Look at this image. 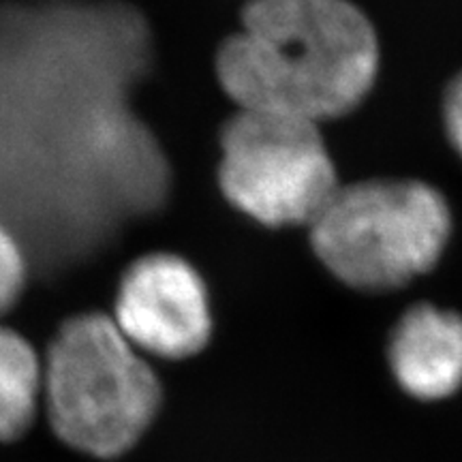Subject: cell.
<instances>
[{
    "mask_svg": "<svg viewBox=\"0 0 462 462\" xmlns=\"http://www.w3.org/2000/svg\"><path fill=\"white\" fill-rule=\"evenodd\" d=\"M379 69L377 32L349 0H248L217 54L238 109L321 125L354 112Z\"/></svg>",
    "mask_w": 462,
    "mask_h": 462,
    "instance_id": "cell-1",
    "label": "cell"
},
{
    "mask_svg": "<svg viewBox=\"0 0 462 462\" xmlns=\"http://www.w3.org/2000/svg\"><path fill=\"white\" fill-rule=\"evenodd\" d=\"M161 383L112 317H71L50 343L43 401L69 448L114 458L135 446L161 407Z\"/></svg>",
    "mask_w": 462,
    "mask_h": 462,
    "instance_id": "cell-2",
    "label": "cell"
},
{
    "mask_svg": "<svg viewBox=\"0 0 462 462\" xmlns=\"http://www.w3.org/2000/svg\"><path fill=\"white\" fill-rule=\"evenodd\" d=\"M309 229L315 255L340 282L379 293L435 268L452 215L430 184L379 178L338 187Z\"/></svg>",
    "mask_w": 462,
    "mask_h": 462,
    "instance_id": "cell-3",
    "label": "cell"
},
{
    "mask_svg": "<svg viewBox=\"0 0 462 462\" xmlns=\"http://www.w3.org/2000/svg\"><path fill=\"white\" fill-rule=\"evenodd\" d=\"M218 184L234 208L265 227H310L338 190L319 125L238 109L221 131Z\"/></svg>",
    "mask_w": 462,
    "mask_h": 462,
    "instance_id": "cell-4",
    "label": "cell"
},
{
    "mask_svg": "<svg viewBox=\"0 0 462 462\" xmlns=\"http://www.w3.org/2000/svg\"><path fill=\"white\" fill-rule=\"evenodd\" d=\"M112 319L142 356L165 360L199 354L212 334L204 281L171 253H150L125 270Z\"/></svg>",
    "mask_w": 462,
    "mask_h": 462,
    "instance_id": "cell-5",
    "label": "cell"
},
{
    "mask_svg": "<svg viewBox=\"0 0 462 462\" xmlns=\"http://www.w3.org/2000/svg\"><path fill=\"white\" fill-rule=\"evenodd\" d=\"M390 366L398 385L420 401H441L462 388V317L415 304L392 330Z\"/></svg>",
    "mask_w": 462,
    "mask_h": 462,
    "instance_id": "cell-6",
    "label": "cell"
},
{
    "mask_svg": "<svg viewBox=\"0 0 462 462\" xmlns=\"http://www.w3.org/2000/svg\"><path fill=\"white\" fill-rule=\"evenodd\" d=\"M43 398V364L31 343L0 326V441H14L31 429Z\"/></svg>",
    "mask_w": 462,
    "mask_h": 462,
    "instance_id": "cell-7",
    "label": "cell"
},
{
    "mask_svg": "<svg viewBox=\"0 0 462 462\" xmlns=\"http://www.w3.org/2000/svg\"><path fill=\"white\" fill-rule=\"evenodd\" d=\"M26 281V259L20 242L11 229L0 221V317L22 296Z\"/></svg>",
    "mask_w": 462,
    "mask_h": 462,
    "instance_id": "cell-8",
    "label": "cell"
},
{
    "mask_svg": "<svg viewBox=\"0 0 462 462\" xmlns=\"http://www.w3.org/2000/svg\"><path fill=\"white\" fill-rule=\"evenodd\" d=\"M443 123H446L449 142L462 157V71L449 82L443 97Z\"/></svg>",
    "mask_w": 462,
    "mask_h": 462,
    "instance_id": "cell-9",
    "label": "cell"
}]
</instances>
